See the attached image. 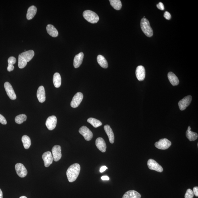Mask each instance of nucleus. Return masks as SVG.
Returning <instances> with one entry per match:
<instances>
[{
	"mask_svg": "<svg viewBox=\"0 0 198 198\" xmlns=\"http://www.w3.org/2000/svg\"><path fill=\"white\" fill-rule=\"evenodd\" d=\"M157 7L158 9L160 10L164 11V10L163 4L162 2H161L159 3L157 5Z\"/></svg>",
	"mask_w": 198,
	"mask_h": 198,
	"instance_id": "obj_35",
	"label": "nucleus"
},
{
	"mask_svg": "<svg viewBox=\"0 0 198 198\" xmlns=\"http://www.w3.org/2000/svg\"><path fill=\"white\" fill-rule=\"evenodd\" d=\"M80 171V166L79 164L75 163L70 166L66 171L68 181L70 182L75 181L79 175Z\"/></svg>",
	"mask_w": 198,
	"mask_h": 198,
	"instance_id": "obj_2",
	"label": "nucleus"
},
{
	"mask_svg": "<svg viewBox=\"0 0 198 198\" xmlns=\"http://www.w3.org/2000/svg\"><path fill=\"white\" fill-rule=\"evenodd\" d=\"M83 16L88 22L92 23H96L99 20V17L97 14L91 11H84Z\"/></svg>",
	"mask_w": 198,
	"mask_h": 198,
	"instance_id": "obj_4",
	"label": "nucleus"
},
{
	"mask_svg": "<svg viewBox=\"0 0 198 198\" xmlns=\"http://www.w3.org/2000/svg\"><path fill=\"white\" fill-rule=\"evenodd\" d=\"M83 98V94L80 92H78L74 96L70 103L72 107H77L80 105Z\"/></svg>",
	"mask_w": 198,
	"mask_h": 198,
	"instance_id": "obj_8",
	"label": "nucleus"
},
{
	"mask_svg": "<svg viewBox=\"0 0 198 198\" xmlns=\"http://www.w3.org/2000/svg\"><path fill=\"white\" fill-rule=\"evenodd\" d=\"M136 74L137 79L139 81H142L144 80L146 74L144 66L142 65L137 66Z\"/></svg>",
	"mask_w": 198,
	"mask_h": 198,
	"instance_id": "obj_15",
	"label": "nucleus"
},
{
	"mask_svg": "<svg viewBox=\"0 0 198 198\" xmlns=\"http://www.w3.org/2000/svg\"><path fill=\"white\" fill-rule=\"evenodd\" d=\"M34 51L30 50L23 52L19 54L18 59V66L20 69H23L27 65V63L32 59L34 57Z\"/></svg>",
	"mask_w": 198,
	"mask_h": 198,
	"instance_id": "obj_1",
	"label": "nucleus"
},
{
	"mask_svg": "<svg viewBox=\"0 0 198 198\" xmlns=\"http://www.w3.org/2000/svg\"><path fill=\"white\" fill-rule=\"evenodd\" d=\"M107 169V167L106 166H102V167L100 168V172L101 173H102V172H103L104 171H105Z\"/></svg>",
	"mask_w": 198,
	"mask_h": 198,
	"instance_id": "obj_38",
	"label": "nucleus"
},
{
	"mask_svg": "<svg viewBox=\"0 0 198 198\" xmlns=\"http://www.w3.org/2000/svg\"><path fill=\"white\" fill-rule=\"evenodd\" d=\"M79 133L83 136L86 141H91L93 138V133L87 127L83 126L80 127L79 130Z\"/></svg>",
	"mask_w": 198,
	"mask_h": 198,
	"instance_id": "obj_6",
	"label": "nucleus"
},
{
	"mask_svg": "<svg viewBox=\"0 0 198 198\" xmlns=\"http://www.w3.org/2000/svg\"><path fill=\"white\" fill-rule=\"evenodd\" d=\"M194 193L192 190L189 189L187 190L185 195V198H193L194 197Z\"/></svg>",
	"mask_w": 198,
	"mask_h": 198,
	"instance_id": "obj_31",
	"label": "nucleus"
},
{
	"mask_svg": "<svg viewBox=\"0 0 198 198\" xmlns=\"http://www.w3.org/2000/svg\"><path fill=\"white\" fill-rule=\"evenodd\" d=\"M52 156L54 161L58 162L62 157L61 147L55 145L52 150Z\"/></svg>",
	"mask_w": 198,
	"mask_h": 198,
	"instance_id": "obj_12",
	"label": "nucleus"
},
{
	"mask_svg": "<svg viewBox=\"0 0 198 198\" xmlns=\"http://www.w3.org/2000/svg\"><path fill=\"white\" fill-rule=\"evenodd\" d=\"M141 27L143 32L147 36L151 37L153 36V29L150 26V22L145 18H143L141 20Z\"/></svg>",
	"mask_w": 198,
	"mask_h": 198,
	"instance_id": "obj_3",
	"label": "nucleus"
},
{
	"mask_svg": "<svg viewBox=\"0 0 198 198\" xmlns=\"http://www.w3.org/2000/svg\"><path fill=\"white\" fill-rule=\"evenodd\" d=\"M14 66L13 65H8V67L7 68V70L9 72H11L13 71V70L14 69Z\"/></svg>",
	"mask_w": 198,
	"mask_h": 198,
	"instance_id": "obj_37",
	"label": "nucleus"
},
{
	"mask_svg": "<svg viewBox=\"0 0 198 198\" xmlns=\"http://www.w3.org/2000/svg\"><path fill=\"white\" fill-rule=\"evenodd\" d=\"M57 123V119L55 116H52L47 119L46 125L49 130H52L56 128Z\"/></svg>",
	"mask_w": 198,
	"mask_h": 198,
	"instance_id": "obj_13",
	"label": "nucleus"
},
{
	"mask_svg": "<svg viewBox=\"0 0 198 198\" xmlns=\"http://www.w3.org/2000/svg\"><path fill=\"white\" fill-rule=\"evenodd\" d=\"M191 130V127L190 126L188 127L187 130L186 131V137L190 141H192L196 140L198 136L197 133L193 132Z\"/></svg>",
	"mask_w": 198,
	"mask_h": 198,
	"instance_id": "obj_20",
	"label": "nucleus"
},
{
	"mask_svg": "<svg viewBox=\"0 0 198 198\" xmlns=\"http://www.w3.org/2000/svg\"><path fill=\"white\" fill-rule=\"evenodd\" d=\"M97 61L98 63L102 68H107L108 67V63L107 61L103 56L99 55L97 56Z\"/></svg>",
	"mask_w": 198,
	"mask_h": 198,
	"instance_id": "obj_26",
	"label": "nucleus"
},
{
	"mask_svg": "<svg viewBox=\"0 0 198 198\" xmlns=\"http://www.w3.org/2000/svg\"><path fill=\"white\" fill-rule=\"evenodd\" d=\"M164 17L167 20H170L171 19V15L167 11H166L164 13Z\"/></svg>",
	"mask_w": 198,
	"mask_h": 198,
	"instance_id": "obj_34",
	"label": "nucleus"
},
{
	"mask_svg": "<svg viewBox=\"0 0 198 198\" xmlns=\"http://www.w3.org/2000/svg\"><path fill=\"white\" fill-rule=\"evenodd\" d=\"M37 97L40 103H43L46 100V93L44 87L40 86L38 88L37 92Z\"/></svg>",
	"mask_w": 198,
	"mask_h": 198,
	"instance_id": "obj_16",
	"label": "nucleus"
},
{
	"mask_svg": "<svg viewBox=\"0 0 198 198\" xmlns=\"http://www.w3.org/2000/svg\"><path fill=\"white\" fill-rule=\"evenodd\" d=\"M37 9L35 6H31L27 11V18L28 20H31L34 17L37 12Z\"/></svg>",
	"mask_w": 198,
	"mask_h": 198,
	"instance_id": "obj_21",
	"label": "nucleus"
},
{
	"mask_svg": "<svg viewBox=\"0 0 198 198\" xmlns=\"http://www.w3.org/2000/svg\"><path fill=\"white\" fill-rule=\"evenodd\" d=\"M193 192L194 195H195L196 196H198V187H196L193 188Z\"/></svg>",
	"mask_w": 198,
	"mask_h": 198,
	"instance_id": "obj_36",
	"label": "nucleus"
},
{
	"mask_svg": "<svg viewBox=\"0 0 198 198\" xmlns=\"http://www.w3.org/2000/svg\"><path fill=\"white\" fill-rule=\"evenodd\" d=\"M42 158L44 161V166L46 167L52 164L54 160L52 153L48 151L44 153L42 155Z\"/></svg>",
	"mask_w": 198,
	"mask_h": 198,
	"instance_id": "obj_14",
	"label": "nucleus"
},
{
	"mask_svg": "<svg viewBox=\"0 0 198 198\" xmlns=\"http://www.w3.org/2000/svg\"><path fill=\"white\" fill-rule=\"evenodd\" d=\"M147 165L149 169L151 170L156 171L159 172L163 171V169L162 166L153 159H150L148 160Z\"/></svg>",
	"mask_w": 198,
	"mask_h": 198,
	"instance_id": "obj_7",
	"label": "nucleus"
},
{
	"mask_svg": "<svg viewBox=\"0 0 198 198\" xmlns=\"http://www.w3.org/2000/svg\"><path fill=\"white\" fill-rule=\"evenodd\" d=\"M84 56L83 53L80 52L74 57V68H77L81 65L83 62Z\"/></svg>",
	"mask_w": 198,
	"mask_h": 198,
	"instance_id": "obj_18",
	"label": "nucleus"
},
{
	"mask_svg": "<svg viewBox=\"0 0 198 198\" xmlns=\"http://www.w3.org/2000/svg\"><path fill=\"white\" fill-rule=\"evenodd\" d=\"M53 82L55 87L56 88L60 87L61 84V78L59 73L57 72L54 74L53 78Z\"/></svg>",
	"mask_w": 198,
	"mask_h": 198,
	"instance_id": "obj_25",
	"label": "nucleus"
},
{
	"mask_svg": "<svg viewBox=\"0 0 198 198\" xmlns=\"http://www.w3.org/2000/svg\"><path fill=\"white\" fill-rule=\"evenodd\" d=\"M141 195L138 192L134 191V190H131L126 192L124 195L123 196L122 198H141Z\"/></svg>",
	"mask_w": 198,
	"mask_h": 198,
	"instance_id": "obj_22",
	"label": "nucleus"
},
{
	"mask_svg": "<svg viewBox=\"0 0 198 198\" xmlns=\"http://www.w3.org/2000/svg\"><path fill=\"white\" fill-rule=\"evenodd\" d=\"M15 170L18 175L21 178H24L27 175L28 172L22 164L17 163L15 165Z\"/></svg>",
	"mask_w": 198,
	"mask_h": 198,
	"instance_id": "obj_10",
	"label": "nucleus"
},
{
	"mask_svg": "<svg viewBox=\"0 0 198 198\" xmlns=\"http://www.w3.org/2000/svg\"><path fill=\"white\" fill-rule=\"evenodd\" d=\"M168 79L173 86H177L179 84V81L175 74L172 72H169L168 74Z\"/></svg>",
	"mask_w": 198,
	"mask_h": 198,
	"instance_id": "obj_24",
	"label": "nucleus"
},
{
	"mask_svg": "<svg viewBox=\"0 0 198 198\" xmlns=\"http://www.w3.org/2000/svg\"><path fill=\"white\" fill-rule=\"evenodd\" d=\"M101 179L103 180H109V178L107 176H102Z\"/></svg>",
	"mask_w": 198,
	"mask_h": 198,
	"instance_id": "obj_39",
	"label": "nucleus"
},
{
	"mask_svg": "<svg viewBox=\"0 0 198 198\" xmlns=\"http://www.w3.org/2000/svg\"><path fill=\"white\" fill-rule=\"evenodd\" d=\"M16 62V59L15 57H11L9 58L8 60V65H13L15 64Z\"/></svg>",
	"mask_w": 198,
	"mask_h": 198,
	"instance_id": "obj_32",
	"label": "nucleus"
},
{
	"mask_svg": "<svg viewBox=\"0 0 198 198\" xmlns=\"http://www.w3.org/2000/svg\"><path fill=\"white\" fill-rule=\"evenodd\" d=\"M19 198H27L25 196H22Z\"/></svg>",
	"mask_w": 198,
	"mask_h": 198,
	"instance_id": "obj_41",
	"label": "nucleus"
},
{
	"mask_svg": "<svg viewBox=\"0 0 198 198\" xmlns=\"http://www.w3.org/2000/svg\"><path fill=\"white\" fill-rule=\"evenodd\" d=\"M104 129L108 137L110 142L113 144L114 142L115 136L112 129L108 125H106L104 126Z\"/></svg>",
	"mask_w": 198,
	"mask_h": 198,
	"instance_id": "obj_19",
	"label": "nucleus"
},
{
	"mask_svg": "<svg viewBox=\"0 0 198 198\" xmlns=\"http://www.w3.org/2000/svg\"><path fill=\"white\" fill-rule=\"evenodd\" d=\"M96 146L99 150L102 152H105L106 151V144L103 139L99 137L95 141Z\"/></svg>",
	"mask_w": 198,
	"mask_h": 198,
	"instance_id": "obj_17",
	"label": "nucleus"
},
{
	"mask_svg": "<svg viewBox=\"0 0 198 198\" xmlns=\"http://www.w3.org/2000/svg\"><path fill=\"white\" fill-rule=\"evenodd\" d=\"M0 123L3 125L6 124L7 123L5 117L1 114H0Z\"/></svg>",
	"mask_w": 198,
	"mask_h": 198,
	"instance_id": "obj_33",
	"label": "nucleus"
},
{
	"mask_svg": "<svg viewBox=\"0 0 198 198\" xmlns=\"http://www.w3.org/2000/svg\"><path fill=\"white\" fill-rule=\"evenodd\" d=\"M4 87L7 95L10 99L11 100L16 99V95L11 84L8 82H6L4 84Z\"/></svg>",
	"mask_w": 198,
	"mask_h": 198,
	"instance_id": "obj_11",
	"label": "nucleus"
},
{
	"mask_svg": "<svg viewBox=\"0 0 198 198\" xmlns=\"http://www.w3.org/2000/svg\"><path fill=\"white\" fill-rule=\"evenodd\" d=\"M22 141L23 146L25 149L27 150L30 148L31 142V139L28 136L26 135L23 136L22 137Z\"/></svg>",
	"mask_w": 198,
	"mask_h": 198,
	"instance_id": "obj_27",
	"label": "nucleus"
},
{
	"mask_svg": "<svg viewBox=\"0 0 198 198\" xmlns=\"http://www.w3.org/2000/svg\"><path fill=\"white\" fill-rule=\"evenodd\" d=\"M46 30L48 34L53 37H56L58 36V32L53 25L48 24L46 27Z\"/></svg>",
	"mask_w": 198,
	"mask_h": 198,
	"instance_id": "obj_23",
	"label": "nucleus"
},
{
	"mask_svg": "<svg viewBox=\"0 0 198 198\" xmlns=\"http://www.w3.org/2000/svg\"><path fill=\"white\" fill-rule=\"evenodd\" d=\"M155 146L159 150H166L171 146V142L166 138L160 139L158 142L155 143Z\"/></svg>",
	"mask_w": 198,
	"mask_h": 198,
	"instance_id": "obj_5",
	"label": "nucleus"
},
{
	"mask_svg": "<svg viewBox=\"0 0 198 198\" xmlns=\"http://www.w3.org/2000/svg\"><path fill=\"white\" fill-rule=\"evenodd\" d=\"M192 100V97L191 95L187 96L181 100L178 103V106L180 110L183 111L189 106Z\"/></svg>",
	"mask_w": 198,
	"mask_h": 198,
	"instance_id": "obj_9",
	"label": "nucleus"
},
{
	"mask_svg": "<svg viewBox=\"0 0 198 198\" xmlns=\"http://www.w3.org/2000/svg\"><path fill=\"white\" fill-rule=\"evenodd\" d=\"M27 116L25 114H21L15 117V122L17 124H22L24 121L26 120Z\"/></svg>",
	"mask_w": 198,
	"mask_h": 198,
	"instance_id": "obj_30",
	"label": "nucleus"
},
{
	"mask_svg": "<svg viewBox=\"0 0 198 198\" xmlns=\"http://www.w3.org/2000/svg\"><path fill=\"white\" fill-rule=\"evenodd\" d=\"M0 198H3L2 192L1 189H0Z\"/></svg>",
	"mask_w": 198,
	"mask_h": 198,
	"instance_id": "obj_40",
	"label": "nucleus"
},
{
	"mask_svg": "<svg viewBox=\"0 0 198 198\" xmlns=\"http://www.w3.org/2000/svg\"><path fill=\"white\" fill-rule=\"evenodd\" d=\"M109 2L111 5L116 10H120L122 7V3L120 0H110Z\"/></svg>",
	"mask_w": 198,
	"mask_h": 198,
	"instance_id": "obj_28",
	"label": "nucleus"
},
{
	"mask_svg": "<svg viewBox=\"0 0 198 198\" xmlns=\"http://www.w3.org/2000/svg\"><path fill=\"white\" fill-rule=\"evenodd\" d=\"M87 122L89 123L95 128L101 126L102 123L101 121L94 118H89L87 119Z\"/></svg>",
	"mask_w": 198,
	"mask_h": 198,
	"instance_id": "obj_29",
	"label": "nucleus"
}]
</instances>
